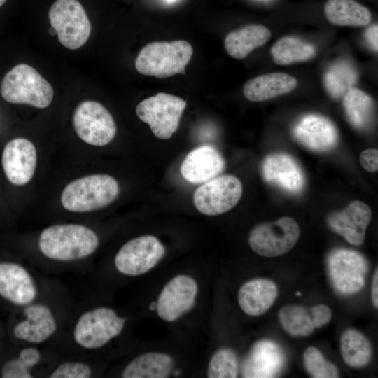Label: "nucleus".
I'll list each match as a JSON object with an SVG mask.
<instances>
[{"instance_id":"22","label":"nucleus","mask_w":378,"mask_h":378,"mask_svg":"<svg viewBox=\"0 0 378 378\" xmlns=\"http://www.w3.org/2000/svg\"><path fill=\"white\" fill-rule=\"evenodd\" d=\"M225 160L213 146L205 145L192 150L181 165L183 177L192 183H203L220 174Z\"/></svg>"},{"instance_id":"16","label":"nucleus","mask_w":378,"mask_h":378,"mask_svg":"<svg viewBox=\"0 0 378 378\" xmlns=\"http://www.w3.org/2000/svg\"><path fill=\"white\" fill-rule=\"evenodd\" d=\"M197 290L194 279L184 274L176 276L159 295L155 307L158 315L165 321L177 320L193 307Z\"/></svg>"},{"instance_id":"2","label":"nucleus","mask_w":378,"mask_h":378,"mask_svg":"<svg viewBox=\"0 0 378 378\" xmlns=\"http://www.w3.org/2000/svg\"><path fill=\"white\" fill-rule=\"evenodd\" d=\"M127 318L114 308L88 297L78 300L74 313L52 349L62 356L96 359L101 350L120 336Z\"/></svg>"},{"instance_id":"33","label":"nucleus","mask_w":378,"mask_h":378,"mask_svg":"<svg viewBox=\"0 0 378 378\" xmlns=\"http://www.w3.org/2000/svg\"><path fill=\"white\" fill-rule=\"evenodd\" d=\"M237 374L238 362L234 351L223 348L212 356L207 368L208 377L234 378Z\"/></svg>"},{"instance_id":"3","label":"nucleus","mask_w":378,"mask_h":378,"mask_svg":"<svg viewBox=\"0 0 378 378\" xmlns=\"http://www.w3.org/2000/svg\"><path fill=\"white\" fill-rule=\"evenodd\" d=\"M78 298L60 281L38 300L18 309L11 328L18 344H32L52 349L68 324Z\"/></svg>"},{"instance_id":"21","label":"nucleus","mask_w":378,"mask_h":378,"mask_svg":"<svg viewBox=\"0 0 378 378\" xmlns=\"http://www.w3.org/2000/svg\"><path fill=\"white\" fill-rule=\"evenodd\" d=\"M262 174L267 183L290 193L301 192L304 186L300 167L293 157L284 153L267 155L262 162Z\"/></svg>"},{"instance_id":"9","label":"nucleus","mask_w":378,"mask_h":378,"mask_svg":"<svg viewBox=\"0 0 378 378\" xmlns=\"http://www.w3.org/2000/svg\"><path fill=\"white\" fill-rule=\"evenodd\" d=\"M164 254L165 248L157 237L139 236L120 248L113 258L114 270L124 276H138L155 267Z\"/></svg>"},{"instance_id":"11","label":"nucleus","mask_w":378,"mask_h":378,"mask_svg":"<svg viewBox=\"0 0 378 378\" xmlns=\"http://www.w3.org/2000/svg\"><path fill=\"white\" fill-rule=\"evenodd\" d=\"M300 234L298 223L291 217L284 216L272 223L255 226L250 232L251 248L263 257H277L290 251Z\"/></svg>"},{"instance_id":"5","label":"nucleus","mask_w":378,"mask_h":378,"mask_svg":"<svg viewBox=\"0 0 378 378\" xmlns=\"http://www.w3.org/2000/svg\"><path fill=\"white\" fill-rule=\"evenodd\" d=\"M192 54V46L184 40L154 41L140 50L135 60V67L141 74L158 78L177 74H186L185 68Z\"/></svg>"},{"instance_id":"37","label":"nucleus","mask_w":378,"mask_h":378,"mask_svg":"<svg viewBox=\"0 0 378 378\" xmlns=\"http://www.w3.org/2000/svg\"><path fill=\"white\" fill-rule=\"evenodd\" d=\"M377 33L378 26L377 24L370 27L365 33V38L367 42L376 52L377 51Z\"/></svg>"},{"instance_id":"40","label":"nucleus","mask_w":378,"mask_h":378,"mask_svg":"<svg viewBox=\"0 0 378 378\" xmlns=\"http://www.w3.org/2000/svg\"><path fill=\"white\" fill-rule=\"evenodd\" d=\"M176 1V0H167V1H169V2H173V1Z\"/></svg>"},{"instance_id":"10","label":"nucleus","mask_w":378,"mask_h":378,"mask_svg":"<svg viewBox=\"0 0 378 378\" xmlns=\"http://www.w3.org/2000/svg\"><path fill=\"white\" fill-rule=\"evenodd\" d=\"M186 106V102L181 97L159 92L139 103L136 113L156 137L169 139L178 129Z\"/></svg>"},{"instance_id":"8","label":"nucleus","mask_w":378,"mask_h":378,"mask_svg":"<svg viewBox=\"0 0 378 378\" xmlns=\"http://www.w3.org/2000/svg\"><path fill=\"white\" fill-rule=\"evenodd\" d=\"M48 17L59 41L65 48L76 50L88 40L91 24L78 0H56L49 9Z\"/></svg>"},{"instance_id":"4","label":"nucleus","mask_w":378,"mask_h":378,"mask_svg":"<svg viewBox=\"0 0 378 378\" xmlns=\"http://www.w3.org/2000/svg\"><path fill=\"white\" fill-rule=\"evenodd\" d=\"M31 265L0 262V298L17 309L41 298L58 283Z\"/></svg>"},{"instance_id":"25","label":"nucleus","mask_w":378,"mask_h":378,"mask_svg":"<svg viewBox=\"0 0 378 378\" xmlns=\"http://www.w3.org/2000/svg\"><path fill=\"white\" fill-rule=\"evenodd\" d=\"M297 85L296 78L288 74L269 73L246 82L243 93L249 101L262 102L287 94L293 91Z\"/></svg>"},{"instance_id":"17","label":"nucleus","mask_w":378,"mask_h":378,"mask_svg":"<svg viewBox=\"0 0 378 378\" xmlns=\"http://www.w3.org/2000/svg\"><path fill=\"white\" fill-rule=\"evenodd\" d=\"M295 139L306 148L317 152L333 148L338 141V132L327 117L316 113L303 115L292 130Z\"/></svg>"},{"instance_id":"34","label":"nucleus","mask_w":378,"mask_h":378,"mask_svg":"<svg viewBox=\"0 0 378 378\" xmlns=\"http://www.w3.org/2000/svg\"><path fill=\"white\" fill-rule=\"evenodd\" d=\"M303 362L307 373L314 378L339 377V370L327 360L322 353L314 346H309L303 354Z\"/></svg>"},{"instance_id":"14","label":"nucleus","mask_w":378,"mask_h":378,"mask_svg":"<svg viewBox=\"0 0 378 378\" xmlns=\"http://www.w3.org/2000/svg\"><path fill=\"white\" fill-rule=\"evenodd\" d=\"M73 124L78 136L88 144L102 146L110 143L116 134L114 119L102 104L82 102L76 107Z\"/></svg>"},{"instance_id":"13","label":"nucleus","mask_w":378,"mask_h":378,"mask_svg":"<svg viewBox=\"0 0 378 378\" xmlns=\"http://www.w3.org/2000/svg\"><path fill=\"white\" fill-rule=\"evenodd\" d=\"M242 185L235 176H217L202 184L193 195L196 209L207 216H216L232 209L239 201Z\"/></svg>"},{"instance_id":"35","label":"nucleus","mask_w":378,"mask_h":378,"mask_svg":"<svg viewBox=\"0 0 378 378\" xmlns=\"http://www.w3.org/2000/svg\"><path fill=\"white\" fill-rule=\"evenodd\" d=\"M356 76L351 69H341L336 66L328 71L326 76V84L328 90L333 97H339L343 95L350 88L355 81Z\"/></svg>"},{"instance_id":"27","label":"nucleus","mask_w":378,"mask_h":378,"mask_svg":"<svg viewBox=\"0 0 378 378\" xmlns=\"http://www.w3.org/2000/svg\"><path fill=\"white\" fill-rule=\"evenodd\" d=\"M174 360L159 352L141 354L131 359L120 372L122 378H166L172 372Z\"/></svg>"},{"instance_id":"7","label":"nucleus","mask_w":378,"mask_h":378,"mask_svg":"<svg viewBox=\"0 0 378 378\" xmlns=\"http://www.w3.org/2000/svg\"><path fill=\"white\" fill-rule=\"evenodd\" d=\"M0 94L9 103L43 108L50 104L54 91L50 83L34 68L27 64H19L3 78Z\"/></svg>"},{"instance_id":"6","label":"nucleus","mask_w":378,"mask_h":378,"mask_svg":"<svg viewBox=\"0 0 378 378\" xmlns=\"http://www.w3.org/2000/svg\"><path fill=\"white\" fill-rule=\"evenodd\" d=\"M119 184L107 174H93L68 183L61 195L64 209L72 212H88L102 209L118 195Z\"/></svg>"},{"instance_id":"38","label":"nucleus","mask_w":378,"mask_h":378,"mask_svg":"<svg viewBox=\"0 0 378 378\" xmlns=\"http://www.w3.org/2000/svg\"><path fill=\"white\" fill-rule=\"evenodd\" d=\"M372 301L375 308L378 307V270L376 269L372 282Z\"/></svg>"},{"instance_id":"12","label":"nucleus","mask_w":378,"mask_h":378,"mask_svg":"<svg viewBox=\"0 0 378 378\" xmlns=\"http://www.w3.org/2000/svg\"><path fill=\"white\" fill-rule=\"evenodd\" d=\"M327 266L330 281L338 293L352 295L364 287L369 265L361 253L348 248H335L327 257Z\"/></svg>"},{"instance_id":"31","label":"nucleus","mask_w":378,"mask_h":378,"mask_svg":"<svg viewBox=\"0 0 378 378\" xmlns=\"http://www.w3.org/2000/svg\"><path fill=\"white\" fill-rule=\"evenodd\" d=\"M273 61L279 65H288L311 59L316 53L313 45L294 36L277 40L270 50Z\"/></svg>"},{"instance_id":"30","label":"nucleus","mask_w":378,"mask_h":378,"mask_svg":"<svg viewBox=\"0 0 378 378\" xmlns=\"http://www.w3.org/2000/svg\"><path fill=\"white\" fill-rule=\"evenodd\" d=\"M340 353L347 365L361 368L370 362L372 349L370 341L363 334L351 328L341 335Z\"/></svg>"},{"instance_id":"36","label":"nucleus","mask_w":378,"mask_h":378,"mask_svg":"<svg viewBox=\"0 0 378 378\" xmlns=\"http://www.w3.org/2000/svg\"><path fill=\"white\" fill-rule=\"evenodd\" d=\"M378 151L375 148L363 150L359 157L360 163L368 172H374L378 169Z\"/></svg>"},{"instance_id":"19","label":"nucleus","mask_w":378,"mask_h":378,"mask_svg":"<svg viewBox=\"0 0 378 378\" xmlns=\"http://www.w3.org/2000/svg\"><path fill=\"white\" fill-rule=\"evenodd\" d=\"M279 321L284 330L293 337H306L315 328L328 324L332 318V312L325 304L310 308L289 304L282 307L278 314Z\"/></svg>"},{"instance_id":"15","label":"nucleus","mask_w":378,"mask_h":378,"mask_svg":"<svg viewBox=\"0 0 378 378\" xmlns=\"http://www.w3.org/2000/svg\"><path fill=\"white\" fill-rule=\"evenodd\" d=\"M60 355L50 347L32 344H18L15 356L1 365L3 378H46Z\"/></svg>"},{"instance_id":"24","label":"nucleus","mask_w":378,"mask_h":378,"mask_svg":"<svg viewBox=\"0 0 378 378\" xmlns=\"http://www.w3.org/2000/svg\"><path fill=\"white\" fill-rule=\"evenodd\" d=\"M278 295L276 284L267 279H254L245 282L238 291V302L242 311L253 316L265 314Z\"/></svg>"},{"instance_id":"18","label":"nucleus","mask_w":378,"mask_h":378,"mask_svg":"<svg viewBox=\"0 0 378 378\" xmlns=\"http://www.w3.org/2000/svg\"><path fill=\"white\" fill-rule=\"evenodd\" d=\"M36 160L34 144L27 139L15 138L4 147L1 163L8 181L14 185L22 186L31 179Z\"/></svg>"},{"instance_id":"23","label":"nucleus","mask_w":378,"mask_h":378,"mask_svg":"<svg viewBox=\"0 0 378 378\" xmlns=\"http://www.w3.org/2000/svg\"><path fill=\"white\" fill-rule=\"evenodd\" d=\"M285 363L284 354L279 344L272 340L256 343L245 364L244 377H274Z\"/></svg>"},{"instance_id":"28","label":"nucleus","mask_w":378,"mask_h":378,"mask_svg":"<svg viewBox=\"0 0 378 378\" xmlns=\"http://www.w3.org/2000/svg\"><path fill=\"white\" fill-rule=\"evenodd\" d=\"M324 13L330 23L339 26L364 27L372 18L369 9L355 0H328Z\"/></svg>"},{"instance_id":"26","label":"nucleus","mask_w":378,"mask_h":378,"mask_svg":"<svg viewBox=\"0 0 378 378\" xmlns=\"http://www.w3.org/2000/svg\"><path fill=\"white\" fill-rule=\"evenodd\" d=\"M270 37V31L264 25L249 24L230 31L225 38L224 46L229 55L242 59L266 43Z\"/></svg>"},{"instance_id":"32","label":"nucleus","mask_w":378,"mask_h":378,"mask_svg":"<svg viewBox=\"0 0 378 378\" xmlns=\"http://www.w3.org/2000/svg\"><path fill=\"white\" fill-rule=\"evenodd\" d=\"M97 372L95 359L60 356L46 378H91Z\"/></svg>"},{"instance_id":"20","label":"nucleus","mask_w":378,"mask_h":378,"mask_svg":"<svg viewBox=\"0 0 378 378\" xmlns=\"http://www.w3.org/2000/svg\"><path fill=\"white\" fill-rule=\"evenodd\" d=\"M372 211L365 203L356 200L344 209L331 214L327 223L334 232L342 236L354 246L361 245L370 224Z\"/></svg>"},{"instance_id":"29","label":"nucleus","mask_w":378,"mask_h":378,"mask_svg":"<svg viewBox=\"0 0 378 378\" xmlns=\"http://www.w3.org/2000/svg\"><path fill=\"white\" fill-rule=\"evenodd\" d=\"M343 107L349 122L356 128L368 127L374 114L372 98L356 88L348 90L343 96Z\"/></svg>"},{"instance_id":"39","label":"nucleus","mask_w":378,"mask_h":378,"mask_svg":"<svg viewBox=\"0 0 378 378\" xmlns=\"http://www.w3.org/2000/svg\"><path fill=\"white\" fill-rule=\"evenodd\" d=\"M6 0H0V6H1L5 2H6Z\"/></svg>"},{"instance_id":"1","label":"nucleus","mask_w":378,"mask_h":378,"mask_svg":"<svg viewBox=\"0 0 378 378\" xmlns=\"http://www.w3.org/2000/svg\"><path fill=\"white\" fill-rule=\"evenodd\" d=\"M100 244L98 234L78 223L52 225L44 228L36 239V252L30 265L45 274L66 272L86 274L88 260Z\"/></svg>"}]
</instances>
